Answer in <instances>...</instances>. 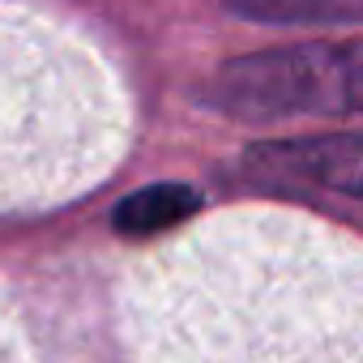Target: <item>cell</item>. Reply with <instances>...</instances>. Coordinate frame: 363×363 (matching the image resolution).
Returning a JSON list of instances; mask_svg holds the SVG:
<instances>
[{"mask_svg": "<svg viewBox=\"0 0 363 363\" xmlns=\"http://www.w3.org/2000/svg\"><path fill=\"white\" fill-rule=\"evenodd\" d=\"M206 103L235 120L363 111V39L235 56L210 77Z\"/></svg>", "mask_w": 363, "mask_h": 363, "instance_id": "1", "label": "cell"}, {"mask_svg": "<svg viewBox=\"0 0 363 363\" xmlns=\"http://www.w3.org/2000/svg\"><path fill=\"white\" fill-rule=\"evenodd\" d=\"M240 175L265 193H337L363 201V133L261 141L240 158Z\"/></svg>", "mask_w": 363, "mask_h": 363, "instance_id": "2", "label": "cell"}, {"mask_svg": "<svg viewBox=\"0 0 363 363\" xmlns=\"http://www.w3.org/2000/svg\"><path fill=\"white\" fill-rule=\"evenodd\" d=\"M201 210V193L193 184H150L124 197L111 214L120 235H158L171 231L175 223H184Z\"/></svg>", "mask_w": 363, "mask_h": 363, "instance_id": "3", "label": "cell"}, {"mask_svg": "<svg viewBox=\"0 0 363 363\" xmlns=\"http://www.w3.org/2000/svg\"><path fill=\"white\" fill-rule=\"evenodd\" d=\"M252 22H342L363 18V0H231Z\"/></svg>", "mask_w": 363, "mask_h": 363, "instance_id": "4", "label": "cell"}]
</instances>
